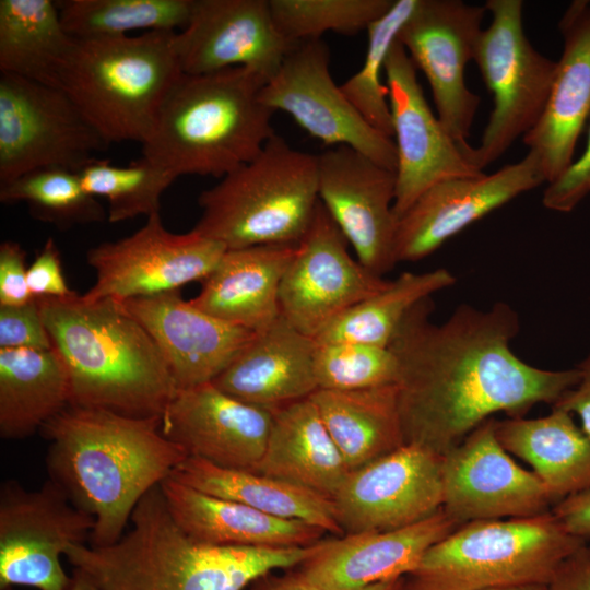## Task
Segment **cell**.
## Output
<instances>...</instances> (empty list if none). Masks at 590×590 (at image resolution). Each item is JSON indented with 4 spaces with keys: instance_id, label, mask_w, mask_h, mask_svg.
<instances>
[{
    "instance_id": "6da1fadb",
    "label": "cell",
    "mask_w": 590,
    "mask_h": 590,
    "mask_svg": "<svg viewBox=\"0 0 590 590\" xmlns=\"http://www.w3.org/2000/svg\"><path fill=\"white\" fill-rule=\"evenodd\" d=\"M434 308L432 297L415 305L388 345L404 444L444 456L495 414L523 417L578 382L576 367L543 369L512 352L520 322L509 304H461L442 323L430 320Z\"/></svg>"
},
{
    "instance_id": "7a4b0ae2",
    "label": "cell",
    "mask_w": 590,
    "mask_h": 590,
    "mask_svg": "<svg viewBox=\"0 0 590 590\" xmlns=\"http://www.w3.org/2000/svg\"><path fill=\"white\" fill-rule=\"evenodd\" d=\"M49 479L95 519L91 546L123 535L141 498L188 457L161 432V416L66 406L40 429Z\"/></svg>"
},
{
    "instance_id": "3957f363",
    "label": "cell",
    "mask_w": 590,
    "mask_h": 590,
    "mask_svg": "<svg viewBox=\"0 0 590 590\" xmlns=\"http://www.w3.org/2000/svg\"><path fill=\"white\" fill-rule=\"evenodd\" d=\"M130 522L111 545H71L64 554L99 590H244L266 574L297 567L317 547V543L245 547L194 541L173 519L160 485L141 498Z\"/></svg>"
},
{
    "instance_id": "277c9868",
    "label": "cell",
    "mask_w": 590,
    "mask_h": 590,
    "mask_svg": "<svg viewBox=\"0 0 590 590\" xmlns=\"http://www.w3.org/2000/svg\"><path fill=\"white\" fill-rule=\"evenodd\" d=\"M70 380V405L161 416L177 391L157 345L121 300L36 297Z\"/></svg>"
},
{
    "instance_id": "5b68a950",
    "label": "cell",
    "mask_w": 590,
    "mask_h": 590,
    "mask_svg": "<svg viewBox=\"0 0 590 590\" xmlns=\"http://www.w3.org/2000/svg\"><path fill=\"white\" fill-rule=\"evenodd\" d=\"M267 82L246 68L181 73L168 90L142 156L177 177L223 178L249 163L275 134L260 98Z\"/></svg>"
},
{
    "instance_id": "8992f818",
    "label": "cell",
    "mask_w": 590,
    "mask_h": 590,
    "mask_svg": "<svg viewBox=\"0 0 590 590\" xmlns=\"http://www.w3.org/2000/svg\"><path fill=\"white\" fill-rule=\"evenodd\" d=\"M176 33L76 39L60 88L111 144L149 138L158 109L182 73Z\"/></svg>"
},
{
    "instance_id": "52a82bcc",
    "label": "cell",
    "mask_w": 590,
    "mask_h": 590,
    "mask_svg": "<svg viewBox=\"0 0 590 590\" xmlns=\"http://www.w3.org/2000/svg\"><path fill=\"white\" fill-rule=\"evenodd\" d=\"M318 203L317 155L274 134L257 157L199 194L192 229L226 249L298 244Z\"/></svg>"
},
{
    "instance_id": "ba28073f",
    "label": "cell",
    "mask_w": 590,
    "mask_h": 590,
    "mask_svg": "<svg viewBox=\"0 0 590 590\" xmlns=\"http://www.w3.org/2000/svg\"><path fill=\"white\" fill-rule=\"evenodd\" d=\"M585 544L552 510L467 522L425 553L405 576L403 590L547 586L560 564Z\"/></svg>"
},
{
    "instance_id": "9c48e42d",
    "label": "cell",
    "mask_w": 590,
    "mask_h": 590,
    "mask_svg": "<svg viewBox=\"0 0 590 590\" xmlns=\"http://www.w3.org/2000/svg\"><path fill=\"white\" fill-rule=\"evenodd\" d=\"M484 5L492 22L479 37L474 61L494 106L480 145L459 143L465 158L481 172L538 123L557 66L529 42L521 0H487Z\"/></svg>"
},
{
    "instance_id": "30bf717a",
    "label": "cell",
    "mask_w": 590,
    "mask_h": 590,
    "mask_svg": "<svg viewBox=\"0 0 590 590\" xmlns=\"http://www.w3.org/2000/svg\"><path fill=\"white\" fill-rule=\"evenodd\" d=\"M109 145L63 90L0 72V185L40 168L79 172Z\"/></svg>"
},
{
    "instance_id": "8fae6325",
    "label": "cell",
    "mask_w": 590,
    "mask_h": 590,
    "mask_svg": "<svg viewBox=\"0 0 590 590\" xmlns=\"http://www.w3.org/2000/svg\"><path fill=\"white\" fill-rule=\"evenodd\" d=\"M95 519L54 481L27 491L16 480L0 487V590H68L61 564L71 545L91 541Z\"/></svg>"
},
{
    "instance_id": "7c38bea8",
    "label": "cell",
    "mask_w": 590,
    "mask_h": 590,
    "mask_svg": "<svg viewBox=\"0 0 590 590\" xmlns=\"http://www.w3.org/2000/svg\"><path fill=\"white\" fill-rule=\"evenodd\" d=\"M225 251L224 245L193 229L172 233L161 213H154L133 234L87 250L96 281L83 296L125 300L179 291L190 282H203Z\"/></svg>"
},
{
    "instance_id": "4fadbf2b",
    "label": "cell",
    "mask_w": 590,
    "mask_h": 590,
    "mask_svg": "<svg viewBox=\"0 0 590 590\" xmlns=\"http://www.w3.org/2000/svg\"><path fill=\"white\" fill-rule=\"evenodd\" d=\"M260 98L273 111L288 114L323 143L350 146L377 164L397 170L394 141L370 126L337 85L329 48L321 39L296 43Z\"/></svg>"
},
{
    "instance_id": "5bb4252c",
    "label": "cell",
    "mask_w": 590,
    "mask_h": 590,
    "mask_svg": "<svg viewBox=\"0 0 590 590\" xmlns=\"http://www.w3.org/2000/svg\"><path fill=\"white\" fill-rule=\"evenodd\" d=\"M347 240L319 201L280 286L281 315L315 339L347 309L384 290L390 280L354 259Z\"/></svg>"
},
{
    "instance_id": "9a60e30c",
    "label": "cell",
    "mask_w": 590,
    "mask_h": 590,
    "mask_svg": "<svg viewBox=\"0 0 590 590\" xmlns=\"http://www.w3.org/2000/svg\"><path fill=\"white\" fill-rule=\"evenodd\" d=\"M486 12L484 4L461 0H418L398 36L429 83L437 117L458 143L470 137L481 103L464 74Z\"/></svg>"
},
{
    "instance_id": "2e32d148",
    "label": "cell",
    "mask_w": 590,
    "mask_h": 590,
    "mask_svg": "<svg viewBox=\"0 0 590 590\" xmlns=\"http://www.w3.org/2000/svg\"><path fill=\"white\" fill-rule=\"evenodd\" d=\"M492 417L441 457L442 510L459 526L550 511L556 500L499 442Z\"/></svg>"
},
{
    "instance_id": "e0dca14e",
    "label": "cell",
    "mask_w": 590,
    "mask_h": 590,
    "mask_svg": "<svg viewBox=\"0 0 590 590\" xmlns=\"http://www.w3.org/2000/svg\"><path fill=\"white\" fill-rule=\"evenodd\" d=\"M441 457L404 444L350 471L331 498L343 534L396 530L438 511L442 506Z\"/></svg>"
},
{
    "instance_id": "ac0fdd59",
    "label": "cell",
    "mask_w": 590,
    "mask_h": 590,
    "mask_svg": "<svg viewBox=\"0 0 590 590\" xmlns=\"http://www.w3.org/2000/svg\"><path fill=\"white\" fill-rule=\"evenodd\" d=\"M385 74L398 161L393 212L399 220L433 185L484 173L470 164L434 115L415 64L398 38L388 54Z\"/></svg>"
},
{
    "instance_id": "d6986e66",
    "label": "cell",
    "mask_w": 590,
    "mask_h": 590,
    "mask_svg": "<svg viewBox=\"0 0 590 590\" xmlns=\"http://www.w3.org/2000/svg\"><path fill=\"white\" fill-rule=\"evenodd\" d=\"M317 166L319 201L353 247L356 259L384 276L397 264L396 172L346 145L318 154Z\"/></svg>"
},
{
    "instance_id": "ffe728a7",
    "label": "cell",
    "mask_w": 590,
    "mask_h": 590,
    "mask_svg": "<svg viewBox=\"0 0 590 590\" xmlns=\"http://www.w3.org/2000/svg\"><path fill=\"white\" fill-rule=\"evenodd\" d=\"M544 182L540 160L529 151L493 174L433 185L398 220L397 263L422 260L469 225Z\"/></svg>"
},
{
    "instance_id": "44dd1931",
    "label": "cell",
    "mask_w": 590,
    "mask_h": 590,
    "mask_svg": "<svg viewBox=\"0 0 590 590\" xmlns=\"http://www.w3.org/2000/svg\"><path fill=\"white\" fill-rule=\"evenodd\" d=\"M294 45L278 30L270 0H192L186 26L176 33L187 74L241 67L268 82Z\"/></svg>"
},
{
    "instance_id": "7402d4cb",
    "label": "cell",
    "mask_w": 590,
    "mask_h": 590,
    "mask_svg": "<svg viewBox=\"0 0 590 590\" xmlns=\"http://www.w3.org/2000/svg\"><path fill=\"white\" fill-rule=\"evenodd\" d=\"M272 418V411L209 382L175 392L161 415V432L188 457L253 471L264 453Z\"/></svg>"
},
{
    "instance_id": "603a6c76",
    "label": "cell",
    "mask_w": 590,
    "mask_h": 590,
    "mask_svg": "<svg viewBox=\"0 0 590 590\" xmlns=\"http://www.w3.org/2000/svg\"><path fill=\"white\" fill-rule=\"evenodd\" d=\"M121 302L157 345L177 390L212 382L256 333L202 311L179 291Z\"/></svg>"
},
{
    "instance_id": "cb8c5ba5",
    "label": "cell",
    "mask_w": 590,
    "mask_h": 590,
    "mask_svg": "<svg viewBox=\"0 0 590 590\" xmlns=\"http://www.w3.org/2000/svg\"><path fill=\"white\" fill-rule=\"evenodd\" d=\"M458 527L440 508L400 529L322 539L316 551L294 568L309 582L328 590H362L408 576L434 544Z\"/></svg>"
},
{
    "instance_id": "d4e9b609",
    "label": "cell",
    "mask_w": 590,
    "mask_h": 590,
    "mask_svg": "<svg viewBox=\"0 0 590 590\" xmlns=\"http://www.w3.org/2000/svg\"><path fill=\"white\" fill-rule=\"evenodd\" d=\"M563 52L538 123L523 138L555 181L574 162L578 139L590 119V1H573L558 22Z\"/></svg>"
},
{
    "instance_id": "484cf974",
    "label": "cell",
    "mask_w": 590,
    "mask_h": 590,
    "mask_svg": "<svg viewBox=\"0 0 590 590\" xmlns=\"http://www.w3.org/2000/svg\"><path fill=\"white\" fill-rule=\"evenodd\" d=\"M316 345L315 339L281 315L256 332L212 384L243 402L274 412L318 389L314 369Z\"/></svg>"
},
{
    "instance_id": "4316f807",
    "label": "cell",
    "mask_w": 590,
    "mask_h": 590,
    "mask_svg": "<svg viewBox=\"0 0 590 590\" xmlns=\"http://www.w3.org/2000/svg\"><path fill=\"white\" fill-rule=\"evenodd\" d=\"M177 526L194 541L216 546L304 547L324 531L298 520L282 519L244 504L210 495L172 476L160 484Z\"/></svg>"
},
{
    "instance_id": "83f0119b",
    "label": "cell",
    "mask_w": 590,
    "mask_h": 590,
    "mask_svg": "<svg viewBox=\"0 0 590 590\" xmlns=\"http://www.w3.org/2000/svg\"><path fill=\"white\" fill-rule=\"evenodd\" d=\"M297 244L226 249L190 302L227 323L260 332L280 316V286Z\"/></svg>"
},
{
    "instance_id": "f1b7e54d",
    "label": "cell",
    "mask_w": 590,
    "mask_h": 590,
    "mask_svg": "<svg viewBox=\"0 0 590 590\" xmlns=\"http://www.w3.org/2000/svg\"><path fill=\"white\" fill-rule=\"evenodd\" d=\"M253 471L332 498L350 469L308 397L273 412L267 447Z\"/></svg>"
},
{
    "instance_id": "f546056e",
    "label": "cell",
    "mask_w": 590,
    "mask_h": 590,
    "mask_svg": "<svg viewBox=\"0 0 590 590\" xmlns=\"http://www.w3.org/2000/svg\"><path fill=\"white\" fill-rule=\"evenodd\" d=\"M495 430L508 452L532 467L556 503L590 487V439L571 413L552 406L535 418L496 420Z\"/></svg>"
},
{
    "instance_id": "4dcf8cb0",
    "label": "cell",
    "mask_w": 590,
    "mask_h": 590,
    "mask_svg": "<svg viewBox=\"0 0 590 590\" xmlns=\"http://www.w3.org/2000/svg\"><path fill=\"white\" fill-rule=\"evenodd\" d=\"M172 477L213 496L234 500L273 517L298 520L342 536L331 498L250 470L229 469L187 457Z\"/></svg>"
},
{
    "instance_id": "1f68e13d",
    "label": "cell",
    "mask_w": 590,
    "mask_h": 590,
    "mask_svg": "<svg viewBox=\"0 0 590 590\" xmlns=\"http://www.w3.org/2000/svg\"><path fill=\"white\" fill-rule=\"evenodd\" d=\"M350 471L404 445L397 386L317 389L309 396Z\"/></svg>"
},
{
    "instance_id": "d6a6232c",
    "label": "cell",
    "mask_w": 590,
    "mask_h": 590,
    "mask_svg": "<svg viewBox=\"0 0 590 590\" xmlns=\"http://www.w3.org/2000/svg\"><path fill=\"white\" fill-rule=\"evenodd\" d=\"M70 403V380L58 352L0 349V436L23 439Z\"/></svg>"
},
{
    "instance_id": "836d02e7",
    "label": "cell",
    "mask_w": 590,
    "mask_h": 590,
    "mask_svg": "<svg viewBox=\"0 0 590 590\" xmlns=\"http://www.w3.org/2000/svg\"><path fill=\"white\" fill-rule=\"evenodd\" d=\"M56 1L0 0V72L60 88L75 45Z\"/></svg>"
},
{
    "instance_id": "e575fe53",
    "label": "cell",
    "mask_w": 590,
    "mask_h": 590,
    "mask_svg": "<svg viewBox=\"0 0 590 590\" xmlns=\"http://www.w3.org/2000/svg\"><path fill=\"white\" fill-rule=\"evenodd\" d=\"M456 283L446 268L405 271L378 293L335 318L316 338L317 343L359 342L388 346L408 312L420 302Z\"/></svg>"
},
{
    "instance_id": "d590c367",
    "label": "cell",
    "mask_w": 590,
    "mask_h": 590,
    "mask_svg": "<svg viewBox=\"0 0 590 590\" xmlns=\"http://www.w3.org/2000/svg\"><path fill=\"white\" fill-rule=\"evenodd\" d=\"M64 30L76 39L129 36L133 31L184 28L192 0L56 1Z\"/></svg>"
},
{
    "instance_id": "8d00e7d4",
    "label": "cell",
    "mask_w": 590,
    "mask_h": 590,
    "mask_svg": "<svg viewBox=\"0 0 590 590\" xmlns=\"http://www.w3.org/2000/svg\"><path fill=\"white\" fill-rule=\"evenodd\" d=\"M0 201L24 202L32 217L61 231L107 219L97 198L83 188L79 172L62 167L36 169L1 184Z\"/></svg>"
},
{
    "instance_id": "74e56055",
    "label": "cell",
    "mask_w": 590,
    "mask_h": 590,
    "mask_svg": "<svg viewBox=\"0 0 590 590\" xmlns=\"http://www.w3.org/2000/svg\"><path fill=\"white\" fill-rule=\"evenodd\" d=\"M79 175L86 192L107 201L110 223L158 213L163 193L178 178L144 156L127 166L96 158L79 170Z\"/></svg>"
},
{
    "instance_id": "f35d334b",
    "label": "cell",
    "mask_w": 590,
    "mask_h": 590,
    "mask_svg": "<svg viewBox=\"0 0 590 590\" xmlns=\"http://www.w3.org/2000/svg\"><path fill=\"white\" fill-rule=\"evenodd\" d=\"M418 0H394L391 9L367 28L368 43L364 62L341 90L352 105L375 129L392 139L393 130L388 88L381 73L388 54Z\"/></svg>"
},
{
    "instance_id": "ab89813d",
    "label": "cell",
    "mask_w": 590,
    "mask_h": 590,
    "mask_svg": "<svg viewBox=\"0 0 590 590\" xmlns=\"http://www.w3.org/2000/svg\"><path fill=\"white\" fill-rule=\"evenodd\" d=\"M394 0H270L274 23L291 43L326 32L354 35L385 15Z\"/></svg>"
},
{
    "instance_id": "60d3db41",
    "label": "cell",
    "mask_w": 590,
    "mask_h": 590,
    "mask_svg": "<svg viewBox=\"0 0 590 590\" xmlns=\"http://www.w3.org/2000/svg\"><path fill=\"white\" fill-rule=\"evenodd\" d=\"M316 344L318 389L355 390L397 384L398 361L389 346L359 342Z\"/></svg>"
},
{
    "instance_id": "b9f144b4",
    "label": "cell",
    "mask_w": 590,
    "mask_h": 590,
    "mask_svg": "<svg viewBox=\"0 0 590 590\" xmlns=\"http://www.w3.org/2000/svg\"><path fill=\"white\" fill-rule=\"evenodd\" d=\"M52 347L36 297L24 305L0 306V349Z\"/></svg>"
},
{
    "instance_id": "7bdbcfd3",
    "label": "cell",
    "mask_w": 590,
    "mask_h": 590,
    "mask_svg": "<svg viewBox=\"0 0 590 590\" xmlns=\"http://www.w3.org/2000/svg\"><path fill=\"white\" fill-rule=\"evenodd\" d=\"M590 193V126L582 154L553 182L547 184L543 205L552 211H573Z\"/></svg>"
},
{
    "instance_id": "ee69618b",
    "label": "cell",
    "mask_w": 590,
    "mask_h": 590,
    "mask_svg": "<svg viewBox=\"0 0 590 590\" xmlns=\"http://www.w3.org/2000/svg\"><path fill=\"white\" fill-rule=\"evenodd\" d=\"M27 285L34 297H66L74 292L67 284L60 251L51 237L27 268Z\"/></svg>"
},
{
    "instance_id": "f6af8a7d",
    "label": "cell",
    "mask_w": 590,
    "mask_h": 590,
    "mask_svg": "<svg viewBox=\"0 0 590 590\" xmlns=\"http://www.w3.org/2000/svg\"><path fill=\"white\" fill-rule=\"evenodd\" d=\"M26 252L13 240L0 245V306H19L32 300L27 285Z\"/></svg>"
},
{
    "instance_id": "bcb514c9",
    "label": "cell",
    "mask_w": 590,
    "mask_h": 590,
    "mask_svg": "<svg viewBox=\"0 0 590 590\" xmlns=\"http://www.w3.org/2000/svg\"><path fill=\"white\" fill-rule=\"evenodd\" d=\"M552 512L570 534L590 538V487L559 500Z\"/></svg>"
},
{
    "instance_id": "7dc6e473",
    "label": "cell",
    "mask_w": 590,
    "mask_h": 590,
    "mask_svg": "<svg viewBox=\"0 0 590 590\" xmlns=\"http://www.w3.org/2000/svg\"><path fill=\"white\" fill-rule=\"evenodd\" d=\"M576 368L579 373L578 382L552 406L577 415L581 429L590 439V352Z\"/></svg>"
},
{
    "instance_id": "c3c4849f",
    "label": "cell",
    "mask_w": 590,
    "mask_h": 590,
    "mask_svg": "<svg viewBox=\"0 0 590 590\" xmlns=\"http://www.w3.org/2000/svg\"><path fill=\"white\" fill-rule=\"evenodd\" d=\"M548 590H590V546L582 545L557 568Z\"/></svg>"
},
{
    "instance_id": "681fc988",
    "label": "cell",
    "mask_w": 590,
    "mask_h": 590,
    "mask_svg": "<svg viewBox=\"0 0 590 590\" xmlns=\"http://www.w3.org/2000/svg\"><path fill=\"white\" fill-rule=\"evenodd\" d=\"M365 589V588H364ZM362 589V590H364ZM248 590H328L306 580L296 569L285 574H266L256 579Z\"/></svg>"
},
{
    "instance_id": "f907efd6",
    "label": "cell",
    "mask_w": 590,
    "mask_h": 590,
    "mask_svg": "<svg viewBox=\"0 0 590 590\" xmlns=\"http://www.w3.org/2000/svg\"><path fill=\"white\" fill-rule=\"evenodd\" d=\"M68 590H99V589L83 570L79 568H73L72 582Z\"/></svg>"
},
{
    "instance_id": "816d5d0a",
    "label": "cell",
    "mask_w": 590,
    "mask_h": 590,
    "mask_svg": "<svg viewBox=\"0 0 590 590\" xmlns=\"http://www.w3.org/2000/svg\"><path fill=\"white\" fill-rule=\"evenodd\" d=\"M405 577L382 581L365 588L364 590H403Z\"/></svg>"
},
{
    "instance_id": "f5cc1de1",
    "label": "cell",
    "mask_w": 590,
    "mask_h": 590,
    "mask_svg": "<svg viewBox=\"0 0 590 590\" xmlns=\"http://www.w3.org/2000/svg\"><path fill=\"white\" fill-rule=\"evenodd\" d=\"M481 590H548L544 585H527V586H512V587H496L486 588Z\"/></svg>"
}]
</instances>
